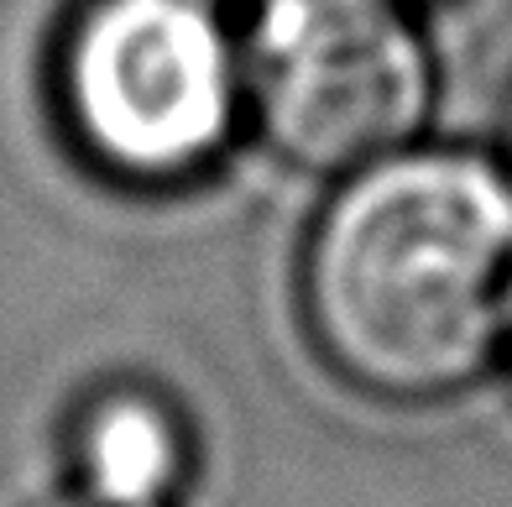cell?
I'll return each instance as SVG.
<instances>
[{
    "label": "cell",
    "instance_id": "obj_1",
    "mask_svg": "<svg viewBox=\"0 0 512 507\" xmlns=\"http://www.w3.org/2000/svg\"><path fill=\"white\" fill-rule=\"evenodd\" d=\"M319 361L377 403H445L507 356L512 173L471 147H403L340 178L304 246Z\"/></svg>",
    "mask_w": 512,
    "mask_h": 507
},
{
    "label": "cell",
    "instance_id": "obj_2",
    "mask_svg": "<svg viewBox=\"0 0 512 507\" xmlns=\"http://www.w3.org/2000/svg\"><path fill=\"white\" fill-rule=\"evenodd\" d=\"M58 105L110 178L189 183L241 121V48L209 0H84L58 48Z\"/></svg>",
    "mask_w": 512,
    "mask_h": 507
},
{
    "label": "cell",
    "instance_id": "obj_3",
    "mask_svg": "<svg viewBox=\"0 0 512 507\" xmlns=\"http://www.w3.org/2000/svg\"><path fill=\"white\" fill-rule=\"evenodd\" d=\"M241 79L272 152L324 178L413 147L439 89L403 0H262Z\"/></svg>",
    "mask_w": 512,
    "mask_h": 507
},
{
    "label": "cell",
    "instance_id": "obj_4",
    "mask_svg": "<svg viewBox=\"0 0 512 507\" xmlns=\"http://www.w3.org/2000/svg\"><path fill=\"white\" fill-rule=\"evenodd\" d=\"M74 466L89 497L157 507L189 476V429L152 387H105L74 419Z\"/></svg>",
    "mask_w": 512,
    "mask_h": 507
},
{
    "label": "cell",
    "instance_id": "obj_5",
    "mask_svg": "<svg viewBox=\"0 0 512 507\" xmlns=\"http://www.w3.org/2000/svg\"><path fill=\"white\" fill-rule=\"evenodd\" d=\"M53 507H115V502H100V497H63V502H53Z\"/></svg>",
    "mask_w": 512,
    "mask_h": 507
},
{
    "label": "cell",
    "instance_id": "obj_6",
    "mask_svg": "<svg viewBox=\"0 0 512 507\" xmlns=\"http://www.w3.org/2000/svg\"><path fill=\"white\" fill-rule=\"evenodd\" d=\"M502 142H507V163H502V168L512 173V95H507V126H502Z\"/></svg>",
    "mask_w": 512,
    "mask_h": 507
},
{
    "label": "cell",
    "instance_id": "obj_7",
    "mask_svg": "<svg viewBox=\"0 0 512 507\" xmlns=\"http://www.w3.org/2000/svg\"><path fill=\"white\" fill-rule=\"evenodd\" d=\"M507 356H512V335H507Z\"/></svg>",
    "mask_w": 512,
    "mask_h": 507
},
{
    "label": "cell",
    "instance_id": "obj_8",
    "mask_svg": "<svg viewBox=\"0 0 512 507\" xmlns=\"http://www.w3.org/2000/svg\"><path fill=\"white\" fill-rule=\"evenodd\" d=\"M403 6H408V0H403Z\"/></svg>",
    "mask_w": 512,
    "mask_h": 507
}]
</instances>
